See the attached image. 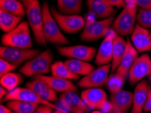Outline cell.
Masks as SVG:
<instances>
[{"mask_svg": "<svg viewBox=\"0 0 151 113\" xmlns=\"http://www.w3.org/2000/svg\"><path fill=\"white\" fill-rule=\"evenodd\" d=\"M0 113H12V112L10 108L1 104L0 106Z\"/></svg>", "mask_w": 151, "mask_h": 113, "instance_id": "obj_38", "label": "cell"}, {"mask_svg": "<svg viewBox=\"0 0 151 113\" xmlns=\"http://www.w3.org/2000/svg\"><path fill=\"white\" fill-rule=\"evenodd\" d=\"M12 100H17L24 101L31 103L37 104L39 105H45L52 107L54 110H63L58 106H56L48 101L44 100L39 96L35 91L28 87H17L4 97V100L9 101Z\"/></svg>", "mask_w": 151, "mask_h": 113, "instance_id": "obj_9", "label": "cell"}, {"mask_svg": "<svg viewBox=\"0 0 151 113\" xmlns=\"http://www.w3.org/2000/svg\"><path fill=\"white\" fill-rule=\"evenodd\" d=\"M114 20L113 17L100 20H88L80 38L82 41L90 42L105 37L111 31Z\"/></svg>", "mask_w": 151, "mask_h": 113, "instance_id": "obj_6", "label": "cell"}, {"mask_svg": "<svg viewBox=\"0 0 151 113\" xmlns=\"http://www.w3.org/2000/svg\"><path fill=\"white\" fill-rule=\"evenodd\" d=\"M151 75V59L147 54L138 56L128 73L129 82L134 85L139 81L142 80L146 76Z\"/></svg>", "mask_w": 151, "mask_h": 113, "instance_id": "obj_12", "label": "cell"}, {"mask_svg": "<svg viewBox=\"0 0 151 113\" xmlns=\"http://www.w3.org/2000/svg\"><path fill=\"white\" fill-rule=\"evenodd\" d=\"M39 106L37 104L17 100H9L7 103V107L15 113H33Z\"/></svg>", "mask_w": 151, "mask_h": 113, "instance_id": "obj_29", "label": "cell"}, {"mask_svg": "<svg viewBox=\"0 0 151 113\" xmlns=\"http://www.w3.org/2000/svg\"><path fill=\"white\" fill-rule=\"evenodd\" d=\"M43 31L47 42L58 45H67L69 41L60 30L58 23L52 17L47 2L45 1L42 6Z\"/></svg>", "mask_w": 151, "mask_h": 113, "instance_id": "obj_2", "label": "cell"}, {"mask_svg": "<svg viewBox=\"0 0 151 113\" xmlns=\"http://www.w3.org/2000/svg\"><path fill=\"white\" fill-rule=\"evenodd\" d=\"M138 56V52L134 48L131 41L129 39H127L126 51L121 60L119 66L116 70V73L126 79L130 68Z\"/></svg>", "mask_w": 151, "mask_h": 113, "instance_id": "obj_19", "label": "cell"}, {"mask_svg": "<svg viewBox=\"0 0 151 113\" xmlns=\"http://www.w3.org/2000/svg\"><path fill=\"white\" fill-rule=\"evenodd\" d=\"M149 80H150V81L151 83V75L149 76Z\"/></svg>", "mask_w": 151, "mask_h": 113, "instance_id": "obj_42", "label": "cell"}, {"mask_svg": "<svg viewBox=\"0 0 151 113\" xmlns=\"http://www.w3.org/2000/svg\"><path fill=\"white\" fill-rule=\"evenodd\" d=\"M17 68V66L15 64H12L3 58L0 59V77H1L6 74L11 73Z\"/></svg>", "mask_w": 151, "mask_h": 113, "instance_id": "obj_33", "label": "cell"}, {"mask_svg": "<svg viewBox=\"0 0 151 113\" xmlns=\"http://www.w3.org/2000/svg\"><path fill=\"white\" fill-rule=\"evenodd\" d=\"M54 108L45 105H40L33 113H52Z\"/></svg>", "mask_w": 151, "mask_h": 113, "instance_id": "obj_36", "label": "cell"}, {"mask_svg": "<svg viewBox=\"0 0 151 113\" xmlns=\"http://www.w3.org/2000/svg\"><path fill=\"white\" fill-rule=\"evenodd\" d=\"M137 24L145 29H151V10L139 8L137 15Z\"/></svg>", "mask_w": 151, "mask_h": 113, "instance_id": "obj_32", "label": "cell"}, {"mask_svg": "<svg viewBox=\"0 0 151 113\" xmlns=\"http://www.w3.org/2000/svg\"><path fill=\"white\" fill-rule=\"evenodd\" d=\"M91 113H103L101 110H96L94 111H93Z\"/></svg>", "mask_w": 151, "mask_h": 113, "instance_id": "obj_41", "label": "cell"}, {"mask_svg": "<svg viewBox=\"0 0 151 113\" xmlns=\"http://www.w3.org/2000/svg\"><path fill=\"white\" fill-rule=\"evenodd\" d=\"M54 56L50 50L40 52L37 56L24 63L20 72L27 77L49 73L51 71Z\"/></svg>", "mask_w": 151, "mask_h": 113, "instance_id": "obj_5", "label": "cell"}, {"mask_svg": "<svg viewBox=\"0 0 151 113\" xmlns=\"http://www.w3.org/2000/svg\"><path fill=\"white\" fill-rule=\"evenodd\" d=\"M59 102L63 108L72 113H88L90 110L81 98L74 91L63 92L59 98Z\"/></svg>", "mask_w": 151, "mask_h": 113, "instance_id": "obj_14", "label": "cell"}, {"mask_svg": "<svg viewBox=\"0 0 151 113\" xmlns=\"http://www.w3.org/2000/svg\"><path fill=\"white\" fill-rule=\"evenodd\" d=\"M26 10L29 27L38 45H47L43 31V13L38 0H20Z\"/></svg>", "mask_w": 151, "mask_h": 113, "instance_id": "obj_1", "label": "cell"}, {"mask_svg": "<svg viewBox=\"0 0 151 113\" xmlns=\"http://www.w3.org/2000/svg\"><path fill=\"white\" fill-rule=\"evenodd\" d=\"M134 2L126 4V6L113 22V29L121 37L132 35L137 22L138 9Z\"/></svg>", "mask_w": 151, "mask_h": 113, "instance_id": "obj_3", "label": "cell"}, {"mask_svg": "<svg viewBox=\"0 0 151 113\" xmlns=\"http://www.w3.org/2000/svg\"><path fill=\"white\" fill-rule=\"evenodd\" d=\"M0 10L17 17H23L26 14L24 5L17 0H0Z\"/></svg>", "mask_w": 151, "mask_h": 113, "instance_id": "obj_27", "label": "cell"}, {"mask_svg": "<svg viewBox=\"0 0 151 113\" xmlns=\"http://www.w3.org/2000/svg\"><path fill=\"white\" fill-rule=\"evenodd\" d=\"M87 5L91 14L100 19L112 17L116 13L114 7L109 5L105 0H87Z\"/></svg>", "mask_w": 151, "mask_h": 113, "instance_id": "obj_20", "label": "cell"}, {"mask_svg": "<svg viewBox=\"0 0 151 113\" xmlns=\"http://www.w3.org/2000/svg\"><path fill=\"white\" fill-rule=\"evenodd\" d=\"M40 53V50L36 49H22L4 45L0 48L1 58L6 60L17 66L33 58Z\"/></svg>", "mask_w": 151, "mask_h": 113, "instance_id": "obj_8", "label": "cell"}, {"mask_svg": "<svg viewBox=\"0 0 151 113\" xmlns=\"http://www.w3.org/2000/svg\"><path fill=\"white\" fill-rule=\"evenodd\" d=\"M27 87L35 91L44 100L51 102H55L58 99L56 91L42 80L34 78L33 81L27 83Z\"/></svg>", "mask_w": 151, "mask_h": 113, "instance_id": "obj_21", "label": "cell"}, {"mask_svg": "<svg viewBox=\"0 0 151 113\" xmlns=\"http://www.w3.org/2000/svg\"><path fill=\"white\" fill-rule=\"evenodd\" d=\"M114 113H125V112H114Z\"/></svg>", "mask_w": 151, "mask_h": 113, "instance_id": "obj_43", "label": "cell"}, {"mask_svg": "<svg viewBox=\"0 0 151 113\" xmlns=\"http://www.w3.org/2000/svg\"><path fill=\"white\" fill-rule=\"evenodd\" d=\"M148 88L149 86L146 81H142L136 85L133 96L132 113H142L147 98Z\"/></svg>", "mask_w": 151, "mask_h": 113, "instance_id": "obj_22", "label": "cell"}, {"mask_svg": "<svg viewBox=\"0 0 151 113\" xmlns=\"http://www.w3.org/2000/svg\"><path fill=\"white\" fill-rule=\"evenodd\" d=\"M83 0H57L58 10L63 14L78 15L82 11Z\"/></svg>", "mask_w": 151, "mask_h": 113, "instance_id": "obj_24", "label": "cell"}, {"mask_svg": "<svg viewBox=\"0 0 151 113\" xmlns=\"http://www.w3.org/2000/svg\"><path fill=\"white\" fill-rule=\"evenodd\" d=\"M106 3H108L111 6L116 7L117 8H124L126 6L124 0H105Z\"/></svg>", "mask_w": 151, "mask_h": 113, "instance_id": "obj_35", "label": "cell"}, {"mask_svg": "<svg viewBox=\"0 0 151 113\" xmlns=\"http://www.w3.org/2000/svg\"><path fill=\"white\" fill-rule=\"evenodd\" d=\"M50 12L59 27L67 33H75L81 31L86 25L84 18L79 15L63 14L51 6Z\"/></svg>", "mask_w": 151, "mask_h": 113, "instance_id": "obj_7", "label": "cell"}, {"mask_svg": "<svg viewBox=\"0 0 151 113\" xmlns=\"http://www.w3.org/2000/svg\"><path fill=\"white\" fill-rule=\"evenodd\" d=\"M22 77L21 75L11 72L2 76L0 79V83L7 90L11 91L18 87V85L22 82Z\"/></svg>", "mask_w": 151, "mask_h": 113, "instance_id": "obj_30", "label": "cell"}, {"mask_svg": "<svg viewBox=\"0 0 151 113\" xmlns=\"http://www.w3.org/2000/svg\"><path fill=\"white\" fill-rule=\"evenodd\" d=\"M125 80L124 77L115 73L109 76L106 85L111 94L115 93L123 89Z\"/></svg>", "mask_w": 151, "mask_h": 113, "instance_id": "obj_31", "label": "cell"}, {"mask_svg": "<svg viewBox=\"0 0 151 113\" xmlns=\"http://www.w3.org/2000/svg\"><path fill=\"white\" fill-rule=\"evenodd\" d=\"M52 113H67L66 111H64V110H55Z\"/></svg>", "mask_w": 151, "mask_h": 113, "instance_id": "obj_40", "label": "cell"}, {"mask_svg": "<svg viewBox=\"0 0 151 113\" xmlns=\"http://www.w3.org/2000/svg\"><path fill=\"white\" fill-rule=\"evenodd\" d=\"M56 50L62 56L86 62L91 61L97 54L95 48L83 45L56 46Z\"/></svg>", "mask_w": 151, "mask_h": 113, "instance_id": "obj_10", "label": "cell"}, {"mask_svg": "<svg viewBox=\"0 0 151 113\" xmlns=\"http://www.w3.org/2000/svg\"><path fill=\"white\" fill-rule=\"evenodd\" d=\"M127 48V40L123 37L116 35L114 40L113 56L111 62V72L116 71L119 66L120 62L124 56Z\"/></svg>", "mask_w": 151, "mask_h": 113, "instance_id": "obj_23", "label": "cell"}, {"mask_svg": "<svg viewBox=\"0 0 151 113\" xmlns=\"http://www.w3.org/2000/svg\"><path fill=\"white\" fill-rule=\"evenodd\" d=\"M111 69V63L99 66L92 72L84 76L78 82V85L82 88H95L106 85L109 77V73Z\"/></svg>", "mask_w": 151, "mask_h": 113, "instance_id": "obj_11", "label": "cell"}, {"mask_svg": "<svg viewBox=\"0 0 151 113\" xmlns=\"http://www.w3.org/2000/svg\"><path fill=\"white\" fill-rule=\"evenodd\" d=\"M51 72L52 76L60 77L62 79L77 80L79 78V75L72 73L68 69L65 62H63L62 61H57L54 63L51 66Z\"/></svg>", "mask_w": 151, "mask_h": 113, "instance_id": "obj_28", "label": "cell"}, {"mask_svg": "<svg viewBox=\"0 0 151 113\" xmlns=\"http://www.w3.org/2000/svg\"><path fill=\"white\" fill-rule=\"evenodd\" d=\"M125 4L134 2L137 6L146 10H151V0H124Z\"/></svg>", "mask_w": 151, "mask_h": 113, "instance_id": "obj_34", "label": "cell"}, {"mask_svg": "<svg viewBox=\"0 0 151 113\" xmlns=\"http://www.w3.org/2000/svg\"><path fill=\"white\" fill-rule=\"evenodd\" d=\"M72 73L77 75L86 76L94 70V66L89 62L76 59H70L65 62Z\"/></svg>", "mask_w": 151, "mask_h": 113, "instance_id": "obj_25", "label": "cell"}, {"mask_svg": "<svg viewBox=\"0 0 151 113\" xmlns=\"http://www.w3.org/2000/svg\"><path fill=\"white\" fill-rule=\"evenodd\" d=\"M150 38H151V33H150Z\"/></svg>", "mask_w": 151, "mask_h": 113, "instance_id": "obj_44", "label": "cell"}, {"mask_svg": "<svg viewBox=\"0 0 151 113\" xmlns=\"http://www.w3.org/2000/svg\"><path fill=\"white\" fill-rule=\"evenodd\" d=\"M34 78L44 81L56 91L63 93L66 91L76 92L77 91V86L72 81H70V80L62 79L54 76H45L43 75H36Z\"/></svg>", "mask_w": 151, "mask_h": 113, "instance_id": "obj_18", "label": "cell"}, {"mask_svg": "<svg viewBox=\"0 0 151 113\" xmlns=\"http://www.w3.org/2000/svg\"><path fill=\"white\" fill-rule=\"evenodd\" d=\"M29 28L28 22H21L12 31L4 34L1 38L2 45L31 49L33 43Z\"/></svg>", "mask_w": 151, "mask_h": 113, "instance_id": "obj_4", "label": "cell"}, {"mask_svg": "<svg viewBox=\"0 0 151 113\" xmlns=\"http://www.w3.org/2000/svg\"><path fill=\"white\" fill-rule=\"evenodd\" d=\"M144 110L146 112H150L151 111V89L149 87L148 91V96L146 98V101L145 104L144 106Z\"/></svg>", "mask_w": 151, "mask_h": 113, "instance_id": "obj_37", "label": "cell"}, {"mask_svg": "<svg viewBox=\"0 0 151 113\" xmlns=\"http://www.w3.org/2000/svg\"><path fill=\"white\" fill-rule=\"evenodd\" d=\"M150 33L147 29L136 24L131 36V42L139 53L151 51Z\"/></svg>", "mask_w": 151, "mask_h": 113, "instance_id": "obj_17", "label": "cell"}, {"mask_svg": "<svg viewBox=\"0 0 151 113\" xmlns=\"http://www.w3.org/2000/svg\"><path fill=\"white\" fill-rule=\"evenodd\" d=\"M8 94L7 89L4 88V87L1 86V87H0V98H1V100H2L4 97H5Z\"/></svg>", "mask_w": 151, "mask_h": 113, "instance_id": "obj_39", "label": "cell"}, {"mask_svg": "<svg viewBox=\"0 0 151 113\" xmlns=\"http://www.w3.org/2000/svg\"><path fill=\"white\" fill-rule=\"evenodd\" d=\"M134 93L126 90L111 94L110 102L112 105V113L126 112L133 106Z\"/></svg>", "mask_w": 151, "mask_h": 113, "instance_id": "obj_16", "label": "cell"}, {"mask_svg": "<svg viewBox=\"0 0 151 113\" xmlns=\"http://www.w3.org/2000/svg\"><path fill=\"white\" fill-rule=\"evenodd\" d=\"M116 35L117 34L112 29L109 34L105 37L100 45L96 56L95 63L96 64V65L101 66L111 64L112 56H113L114 40Z\"/></svg>", "mask_w": 151, "mask_h": 113, "instance_id": "obj_13", "label": "cell"}, {"mask_svg": "<svg viewBox=\"0 0 151 113\" xmlns=\"http://www.w3.org/2000/svg\"><path fill=\"white\" fill-rule=\"evenodd\" d=\"M22 17L0 10V28L6 33L14 29L21 22Z\"/></svg>", "mask_w": 151, "mask_h": 113, "instance_id": "obj_26", "label": "cell"}, {"mask_svg": "<svg viewBox=\"0 0 151 113\" xmlns=\"http://www.w3.org/2000/svg\"><path fill=\"white\" fill-rule=\"evenodd\" d=\"M81 98L90 109L100 110L108 101L106 92L98 87L85 89L81 92Z\"/></svg>", "mask_w": 151, "mask_h": 113, "instance_id": "obj_15", "label": "cell"}]
</instances>
